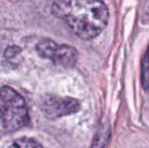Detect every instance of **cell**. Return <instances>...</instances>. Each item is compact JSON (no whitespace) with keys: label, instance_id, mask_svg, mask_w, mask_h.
I'll return each mask as SVG.
<instances>
[{"label":"cell","instance_id":"6da1fadb","mask_svg":"<svg viewBox=\"0 0 149 148\" xmlns=\"http://www.w3.org/2000/svg\"><path fill=\"white\" fill-rule=\"evenodd\" d=\"M52 12L83 40L97 37L106 28L110 16L106 3L95 0L56 1Z\"/></svg>","mask_w":149,"mask_h":148},{"label":"cell","instance_id":"7a4b0ae2","mask_svg":"<svg viewBox=\"0 0 149 148\" xmlns=\"http://www.w3.org/2000/svg\"><path fill=\"white\" fill-rule=\"evenodd\" d=\"M30 121L24 97L9 86L0 88V133L8 134L26 126Z\"/></svg>","mask_w":149,"mask_h":148},{"label":"cell","instance_id":"3957f363","mask_svg":"<svg viewBox=\"0 0 149 148\" xmlns=\"http://www.w3.org/2000/svg\"><path fill=\"white\" fill-rule=\"evenodd\" d=\"M36 48L40 56L52 60L64 67H72L78 59V53L74 47L57 44L53 40H42L37 44Z\"/></svg>","mask_w":149,"mask_h":148},{"label":"cell","instance_id":"277c9868","mask_svg":"<svg viewBox=\"0 0 149 148\" xmlns=\"http://www.w3.org/2000/svg\"><path fill=\"white\" fill-rule=\"evenodd\" d=\"M41 109L48 118L57 119L78 112L80 103L73 97L47 94L42 99Z\"/></svg>","mask_w":149,"mask_h":148},{"label":"cell","instance_id":"5b68a950","mask_svg":"<svg viewBox=\"0 0 149 148\" xmlns=\"http://www.w3.org/2000/svg\"><path fill=\"white\" fill-rule=\"evenodd\" d=\"M141 81L142 86L146 91L149 90V46L142 59L141 64Z\"/></svg>","mask_w":149,"mask_h":148},{"label":"cell","instance_id":"8992f818","mask_svg":"<svg viewBox=\"0 0 149 148\" xmlns=\"http://www.w3.org/2000/svg\"><path fill=\"white\" fill-rule=\"evenodd\" d=\"M9 148H43V146L35 139L20 138L16 140Z\"/></svg>","mask_w":149,"mask_h":148},{"label":"cell","instance_id":"52a82bcc","mask_svg":"<svg viewBox=\"0 0 149 148\" xmlns=\"http://www.w3.org/2000/svg\"><path fill=\"white\" fill-rule=\"evenodd\" d=\"M109 137H110V131L109 130H104L98 137H96L93 141L92 144V148H102L104 145L108 142Z\"/></svg>","mask_w":149,"mask_h":148}]
</instances>
